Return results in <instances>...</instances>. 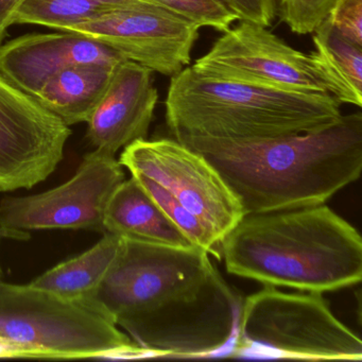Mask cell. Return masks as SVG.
I'll return each instance as SVG.
<instances>
[{"label": "cell", "instance_id": "cell-1", "mask_svg": "<svg viewBox=\"0 0 362 362\" xmlns=\"http://www.w3.org/2000/svg\"><path fill=\"white\" fill-rule=\"evenodd\" d=\"M209 254L197 247L122 238L113 264L88 300L149 357L228 353L243 300Z\"/></svg>", "mask_w": 362, "mask_h": 362}, {"label": "cell", "instance_id": "cell-2", "mask_svg": "<svg viewBox=\"0 0 362 362\" xmlns=\"http://www.w3.org/2000/svg\"><path fill=\"white\" fill-rule=\"evenodd\" d=\"M190 150V149H189ZM223 177L245 215L324 204L362 171L361 112L332 126L251 144L194 148Z\"/></svg>", "mask_w": 362, "mask_h": 362}, {"label": "cell", "instance_id": "cell-3", "mask_svg": "<svg viewBox=\"0 0 362 362\" xmlns=\"http://www.w3.org/2000/svg\"><path fill=\"white\" fill-rule=\"evenodd\" d=\"M228 273L324 293L362 279V239L325 204L245 215L220 243Z\"/></svg>", "mask_w": 362, "mask_h": 362}, {"label": "cell", "instance_id": "cell-4", "mask_svg": "<svg viewBox=\"0 0 362 362\" xmlns=\"http://www.w3.org/2000/svg\"><path fill=\"white\" fill-rule=\"evenodd\" d=\"M340 105L332 95L214 79L190 66L171 77L165 118L173 139L192 150L326 128L340 119Z\"/></svg>", "mask_w": 362, "mask_h": 362}, {"label": "cell", "instance_id": "cell-5", "mask_svg": "<svg viewBox=\"0 0 362 362\" xmlns=\"http://www.w3.org/2000/svg\"><path fill=\"white\" fill-rule=\"evenodd\" d=\"M228 355L361 361L362 341L334 317L322 293L264 286L243 300Z\"/></svg>", "mask_w": 362, "mask_h": 362}, {"label": "cell", "instance_id": "cell-6", "mask_svg": "<svg viewBox=\"0 0 362 362\" xmlns=\"http://www.w3.org/2000/svg\"><path fill=\"white\" fill-rule=\"evenodd\" d=\"M0 336L48 359L149 357L90 300H71L0 279Z\"/></svg>", "mask_w": 362, "mask_h": 362}, {"label": "cell", "instance_id": "cell-7", "mask_svg": "<svg viewBox=\"0 0 362 362\" xmlns=\"http://www.w3.org/2000/svg\"><path fill=\"white\" fill-rule=\"evenodd\" d=\"M192 67L214 79L340 98L338 84L315 52L293 49L267 27L247 21L223 33Z\"/></svg>", "mask_w": 362, "mask_h": 362}, {"label": "cell", "instance_id": "cell-8", "mask_svg": "<svg viewBox=\"0 0 362 362\" xmlns=\"http://www.w3.org/2000/svg\"><path fill=\"white\" fill-rule=\"evenodd\" d=\"M120 164L149 177L197 217L220 245L245 217L236 194L213 165L175 139H141L127 146Z\"/></svg>", "mask_w": 362, "mask_h": 362}, {"label": "cell", "instance_id": "cell-9", "mask_svg": "<svg viewBox=\"0 0 362 362\" xmlns=\"http://www.w3.org/2000/svg\"><path fill=\"white\" fill-rule=\"evenodd\" d=\"M126 180L115 156L95 149L66 183L26 197L0 200V236L26 237L28 230H88L105 234L107 203Z\"/></svg>", "mask_w": 362, "mask_h": 362}, {"label": "cell", "instance_id": "cell-10", "mask_svg": "<svg viewBox=\"0 0 362 362\" xmlns=\"http://www.w3.org/2000/svg\"><path fill=\"white\" fill-rule=\"evenodd\" d=\"M71 131L0 75V192L31 189L56 170Z\"/></svg>", "mask_w": 362, "mask_h": 362}, {"label": "cell", "instance_id": "cell-11", "mask_svg": "<svg viewBox=\"0 0 362 362\" xmlns=\"http://www.w3.org/2000/svg\"><path fill=\"white\" fill-rule=\"evenodd\" d=\"M199 29L190 21L145 1L110 12L69 31L96 40L126 60L171 78L189 65Z\"/></svg>", "mask_w": 362, "mask_h": 362}, {"label": "cell", "instance_id": "cell-12", "mask_svg": "<svg viewBox=\"0 0 362 362\" xmlns=\"http://www.w3.org/2000/svg\"><path fill=\"white\" fill-rule=\"evenodd\" d=\"M124 60L109 46L71 31L23 35L0 45V75L33 97L67 67L83 63L116 66Z\"/></svg>", "mask_w": 362, "mask_h": 362}, {"label": "cell", "instance_id": "cell-13", "mask_svg": "<svg viewBox=\"0 0 362 362\" xmlns=\"http://www.w3.org/2000/svg\"><path fill=\"white\" fill-rule=\"evenodd\" d=\"M158 100L152 71L122 61L114 69L109 86L88 119V141L95 149L115 156L120 149L146 139Z\"/></svg>", "mask_w": 362, "mask_h": 362}, {"label": "cell", "instance_id": "cell-14", "mask_svg": "<svg viewBox=\"0 0 362 362\" xmlns=\"http://www.w3.org/2000/svg\"><path fill=\"white\" fill-rule=\"evenodd\" d=\"M105 233L170 247H194L134 177L124 180L107 203Z\"/></svg>", "mask_w": 362, "mask_h": 362}, {"label": "cell", "instance_id": "cell-15", "mask_svg": "<svg viewBox=\"0 0 362 362\" xmlns=\"http://www.w3.org/2000/svg\"><path fill=\"white\" fill-rule=\"evenodd\" d=\"M114 69L103 63L67 67L48 80L35 98L69 127L88 122L109 86Z\"/></svg>", "mask_w": 362, "mask_h": 362}, {"label": "cell", "instance_id": "cell-16", "mask_svg": "<svg viewBox=\"0 0 362 362\" xmlns=\"http://www.w3.org/2000/svg\"><path fill=\"white\" fill-rule=\"evenodd\" d=\"M122 241V237L105 233L94 247L54 267L30 285L62 298L88 300L113 264Z\"/></svg>", "mask_w": 362, "mask_h": 362}, {"label": "cell", "instance_id": "cell-17", "mask_svg": "<svg viewBox=\"0 0 362 362\" xmlns=\"http://www.w3.org/2000/svg\"><path fill=\"white\" fill-rule=\"evenodd\" d=\"M315 56L340 90L339 103L362 107V46L324 21L313 33Z\"/></svg>", "mask_w": 362, "mask_h": 362}, {"label": "cell", "instance_id": "cell-18", "mask_svg": "<svg viewBox=\"0 0 362 362\" xmlns=\"http://www.w3.org/2000/svg\"><path fill=\"white\" fill-rule=\"evenodd\" d=\"M150 0H24L14 18L16 24H33L60 31L99 16Z\"/></svg>", "mask_w": 362, "mask_h": 362}, {"label": "cell", "instance_id": "cell-19", "mask_svg": "<svg viewBox=\"0 0 362 362\" xmlns=\"http://www.w3.org/2000/svg\"><path fill=\"white\" fill-rule=\"evenodd\" d=\"M141 187L151 197L152 200L162 209L163 213L175 224L182 234L194 247L204 250L207 253L218 256L216 247H219L211 233L189 211H186L173 197L156 182L144 175H132Z\"/></svg>", "mask_w": 362, "mask_h": 362}, {"label": "cell", "instance_id": "cell-20", "mask_svg": "<svg viewBox=\"0 0 362 362\" xmlns=\"http://www.w3.org/2000/svg\"><path fill=\"white\" fill-rule=\"evenodd\" d=\"M152 3L169 10L198 25L219 33H226L239 21L237 14L224 0H150Z\"/></svg>", "mask_w": 362, "mask_h": 362}, {"label": "cell", "instance_id": "cell-21", "mask_svg": "<svg viewBox=\"0 0 362 362\" xmlns=\"http://www.w3.org/2000/svg\"><path fill=\"white\" fill-rule=\"evenodd\" d=\"M337 0H279L277 16L296 35H313L327 20Z\"/></svg>", "mask_w": 362, "mask_h": 362}, {"label": "cell", "instance_id": "cell-22", "mask_svg": "<svg viewBox=\"0 0 362 362\" xmlns=\"http://www.w3.org/2000/svg\"><path fill=\"white\" fill-rule=\"evenodd\" d=\"M327 20L343 37L362 46V0H337Z\"/></svg>", "mask_w": 362, "mask_h": 362}, {"label": "cell", "instance_id": "cell-23", "mask_svg": "<svg viewBox=\"0 0 362 362\" xmlns=\"http://www.w3.org/2000/svg\"><path fill=\"white\" fill-rule=\"evenodd\" d=\"M239 21L270 27L277 16L279 0H224Z\"/></svg>", "mask_w": 362, "mask_h": 362}, {"label": "cell", "instance_id": "cell-24", "mask_svg": "<svg viewBox=\"0 0 362 362\" xmlns=\"http://www.w3.org/2000/svg\"><path fill=\"white\" fill-rule=\"evenodd\" d=\"M0 358H37L48 359V356L40 349L27 346L22 343L0 336Z\"/></svg>", "mask_w": 362, "mask_h": 362}, {"label": "cell", "instance_id": "cell-25", "mask_svg": "<svg viewBox=\"0 0 362 362\" xmlns=\"http://www.w3.org/2000/svg\"><path fill=\"white\" fill-rule=\"evenodd\" d=\"M24 0H0V45L5 40L8 29L14 25V18Z\"/></svg>", "mask_w": 362, "mask_h": 362}, {"label": "cell", "instance_id": "cell-26", "mask_svg": "<svg viewBox=\"0 0 362 362\" xmlns=\"http://www.w3.org/2000/svg\"><path fill=\"white\" fill-rule=\"evenodd\" d=\"M3 277V271H1V267H0V279Z\"/></svg>", "mask_w": 362, "mask_h": 362}]
</instances>
